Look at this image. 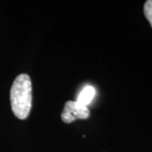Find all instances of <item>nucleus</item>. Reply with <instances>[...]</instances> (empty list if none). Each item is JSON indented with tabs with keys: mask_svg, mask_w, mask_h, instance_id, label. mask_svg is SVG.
<instances>
[{
	"mask_svg": "<svg viewBox=\"0 0 152 152\" xmlns=\"http://www.w3.org/2000/svg\"><path fill=\"white\" fill-rule=\"evenodd\" d=\"M144 14L152 27V0H148L144 6Z\"/></svg>",
	"mask_w": 152,
	"mask_h": 152,
	"instance_id": "obj_4",
	"label": "nucleus"
},
{
	"mask_svg": "<svg viewBox=\"0 0 152 152\" xmlns=\"http://www.w3.org/2000/svg\"><path fill=\"white\" fill-rule=\"evenodd\" d=\"M90 117L88 107L79 103L77 101H69L64 105L61 118L66 124H70L75 119H86Z\"/></svg>",
	"mask_w": 152,
	"mask_h": 152,
	"instance_id": "obj_2",
	"label": "nucleus"
},
{
	"mask_svg": "<svg viewBox=\"0 0 152 152\" xmlns=\"http://www.w3.org/2000/svg\"><path fill=\"white\" fill-rule=\"evenodd\" d=\"M95 95H96L95 88L93 86H87L82 90L81 92L80 93L78 99H77V102L87 107L89 104L91 102Z\"/></svg>",
	"mask_w": 152,
	"mask_h": 152,
	"instance_id": "obj_3",
	"label": "nucleus"
},
{
	"mask_svg": "<svg viewBox=\"0 0 152 152\" xmlns=\"http://www.w3.org/2000/svg\"><path fill=\"white\" fill-rule=\"evenodd\" d=\"M32 102V86L26 74L18 75L10 90L11 108L19 119H26L30 114Z\"/></svg>",
	"mask_w": 152,
	"mask_h": 152,
	"instance_id": "obj_1",
	"label": "nucleus"
}]
</instances>
